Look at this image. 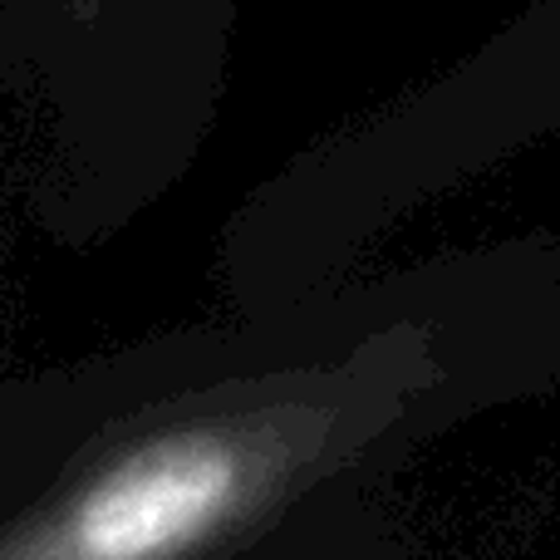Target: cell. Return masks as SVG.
<instances>
[{
	"label": "cell",
	"instance_id": "6da1fadb",
	"mask_svg": "<svg viewBox=\"0 0 560 560\" xmlns=\"http://www.w3.org/2000/svg\"><path fill=\"white\" fill-rule=\"evenodd\" d=\"M349 447V369L256 378L108 428L0 522V560H207Z\"/></svg>",
	"mask_w": 560,
	"mask_h": 560
}]
</instances>
